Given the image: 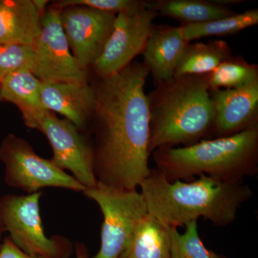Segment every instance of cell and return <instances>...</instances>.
<instances>
[{"label": "cell", "mask_w": 258, "mask_h": 258, "mask_svg": "<svg viewBox=\"0 0 258 258\" xmlns=\"http://www.w3.org/2000/svg\"><path fill=\"white\" fill-rule=\"evenodd\" d=\"M146 3L147 1L140 0H62L56 3L55 6L61 9L78 5L117 15L142 9L145 8Z\"/></svg>", "instance_id": "obj_24"}, {"label": "cell", "mask_w": 258, "mask_h": 258, "mask_svg": "<svg viewBox=\"0 0 258 258\" xmlns=\"http://www.w3.org/2000/svg\"><path fill=\"white\" fill-rule=\"evenodd\" d=\"M42 104L49 112H56L80 130L89 123L95 107L96 93L88 83H42Z\"/></svg>", "instance_id": "obj_13"}, {"label": "cell", "mask_w": 258, "mask_h": 258, "mask_svg": "<svg viewBox=\"0 0 258 258\" xmlns=\"http://www.w3.org/2000/svg\"><path fill=\"white\" fill-rule=\"evenodd\" d=\"M41 16L32 0H0V44L33 45Z\"/></svg>", "instance_id": "obj_16"}, {"label": "cell", "mask_w": 258, "mask_h": 258, "mask_svg": "<svg viewBox=\"0 0 258 258\" xmlns=\"http://www.w3.org/2000/svg\"><path fill=\"white\" fill-rule=\"evenodd\" d=\"M149 75L143 63L133 62L118 74L99 79L93 87L91 146L100 184L137 189L149 175V114L144 91Z\"/></svg>", "instance_id": "obj_1"}, {"label": "cell", "mask_w": 258, "mask_h": 258, "mask_svg": "<svg viewBox=\"0 0 258 258\" xmlns=\"http://www.w3.org/2000/svg\"><path fill=\"white\" fill-rule=\"evenodd\" d=\"M40 130L46 136L53 156L51 161L62 170H69L85 188L96 186L98 181L93 167L91 142L66 118H57L48 112L42 120Z\"/></svg>", "instance_id": "obj_10"}, {"label": "cell", "mask_w": 258, "mask_h": 258, "mask_svg": "<svg viewBox=\"0 0 258 258\" xmlns=\"http://www.w3.org/2000/svg\"><path fill=\"white\" fill-rule=\"evenodd\" d=\"M240 0H150L147 8L157 15L170 17L181 24L206 23L235 14L231 6Z\"/></svg>", "instance_id": "obj_17"}, {"label": "cell", "mask_w": 258, "mask_h": 258, "mask_svg": "<svg viewBox=\"0 0 258 258\" xmlns=\"http://www.w3.org/2000/svg\"><path fill=\"white\" fill-rule=\"evenodd\" d=\"M41 87V81L28 69L10 74L0 83L2 98L18 107L27 126L38 130L49 112L42 104Z\"/></svg>", "instance_id": "obj_15"}, {"label": "cell", "mask_w": 258, "mask_h": 258, "mask_svg": "<svg viewBox=\"0 0 258 258\" xmlns=\"http://www.w3.org/2000/svg\"><path fill=\"white\" fill-rule=\"evenodd\" d=\"M232 55L227 42L214 40L205 42H189L185 47L174 77L203 76L212 72Z\"/></svg>", "instance_id": "obj_19"}, {"label": "cell", "mask_w": 258, "mask_h": 258, "mask_svg": "<svg viewBox=\"0 0 258 258\" xmlns=\"http://www.w3.org/2000/svg\"><path fill=\"white\" fill-rule=\"evenodd\" d=\"M152 157L158 170L169 181H191L200 174L242 181L258 173V126L189 147L160 148L152 152Z\"/></svg>", "instance_id": "obj_4"}, {"label": "cell", "mask_w": 258, "mask_h": 258, "mask_svg": "<svg viewBox=\"0 0 258 258\" xmlns=\"http://www.w3.org/2000/svg\"><path fill=\"white\" fill-rule=\"evenodd\" d=\"M83 195L96 202L103 215L101 248L91 258H120L137 225L147 213L142 193L137 189H120L97 183Z\"/></svg>", "instance_id": "obj_6"}, {"label": "cell", "mask_w": 258, "mask_h": 258, "mask_svg": "<svg viewBox=\"0 0 258 258\" xmlns=\"http://www.w3.org/2000/svg\"><path fill=\"white\" fill-rule=\"evenodd\" d=\"M5 183L28 194L46 187L63 188L82 192L86 188L74 176L48 159L39 157L27 141L10 134L0 146Z\"/></svg>", "instance_id": "obj_7"}, {"label": "cell", "mask_w": 258, "mask_h": 258, "mask_svg": "<svg viewBox=\"0 0 258 258\" xmlns=\"http://www.w3.org/2000/svg\"><path fill=\"white\" fill-rule=\"evenodd\" d=\"M188 43L179 26L156 25L142 53V63L154 78L156 84L174 78Z\"/></svg>", "instance_id": "obj_14"}, {"label": "cell", "mask_w": 258, "mask_h": 258, "mask_svg": "<svg viewBox=\"0 0 258 258\" xmlns=\"http://www.w3.org/2000/svg\"><path fill=\"white\" fill-rule=\"evenodd\" d=\"M115 16L113 13L78 5L61 8L64 35L72 53L83 69L92 66L101 55Z\"/></svg>", "instance_id": "obj_11"}, {"label": "cell", "mask_w": 258, "mask_h": 258, "mask_svg": "<svg viewBox=\"0 0 258 258\" xmlns=\"http://www.w3.org/2000/svg\"><path fill=\"white\" fill-rule=\"evenodd\" d=\"M147 97L150 155L160 148L189 147L212 139L214 108L206 75L157 83Z\"/></svg>", "instance_id": "obj_3"}, {"label": "cell", "mask_w": 258, "mask_h": 258, "mask_svg": "<svg viewBox=\"0 0 258 258\" xmlns=\"http://www.w3.org/2000/svg\"><path fill=\"white\" fill-rule=\"evenodd\" d=\"M76 258H91L88 253L87 247L83 242H77L76 244Z\"/></svg>", "instance_id": "obj_26"}, {"label": "cell", "mask_w": 258, "mask_h": 258, "mask_svg": "<svg viewBox=\"0 0 258 258\" xmlns=\"http://www.w3.org/2000/svg\"><path fill=\"white\" fill-rule=\"evenodd\" d=\"M214 108L212 139L258 126V80L247 86L210 90Z\"/></svg>", "instance_id": "obj_12"}, {"label": "cell", "mask_w": 258, "mask_h": 258, "mask_svg": "<svg viewBox=\"0 0 258 258\" xmlns=\"http://www.w3.org/2000/svg\"><path fill=\"white\" fill-rule=\"evenodd\" d=\"M41 191L0 198V221L10 240L25 253L44 258H70L71 241L60 235H45L40 213Z\"/></svg>", "instance_id": "obj_5"}, {"label": "cell", "mask_w": 258, "mask_h": 258, "mask_svg": "<svg viewBox=\"0 0 258 258\" xmlns=\"http://www.w3.org/2000/svg\"><path fill=\"white\" fill-rule=\"evenodd\" d=\"M5 232L4 227H3V224L0 221V243H1L2 237H3V233Z\"/></svg>", "instance_id": "obj_28"}, {"label": "cell", "mask_w": 258, "mask_h": 258, "mask_svg": "<svg viewBox=\"0 0 258 258\" xmlns=\"http://www.w3.org/2000/svg\"><path fill=\"white\" fill-rule=\"evenodd\" d=\"M33 45L0 44V83L10 74L21 70H31Z\"/></svg>", "instance_id": "obj_23"}, {"label": "cell", "mask_w": 258, "mask_h": 258, "mask_svg": "<svg viewBox=\"0 0 258 258\" xmlns=\"http://www.w3.org/2000/svg\"><path fill=\"white\" fill-rule=\"evenodd\" d=\"M257 24L258 10L253 9L206 23L181 24L179 27L186 41L191 42L202 37L232 35Z\"/></svg>", "instance_id": "obj_20"}, {"label": "cell", "mask_w": 258, "mask_h": 258, "mask_svg": "<svg viewBox=\"0 0 258 258\" xmlns=\"http://www.w3.org/2000/svg\"><path fill=\"white\" fill-rule=\"evenodd\" d=\"M120 258H171L167 226L147 212L137 222Z\"/></svg>", "instance_id": "obj_18"}, {"label": "cell", "mask_w": 258, "mask_h": 258, "mask_svg": "<svg viewBox=\"0 0 258 258\" xmlns=\"http://www.w3.org/2000/svg\"><path fill=\"white\" fill-rule=\"evenodd\" d=\"M2 100H3V98H2L1 93H0V101H2Z\"/></svg>", "instance_id": "obj_29"}, {"label": "cell", "mask_w": 258, "mask_h": 258, "mask_svg": "<svg viewBox=\"0 0 258 258\" xmlns=\"http://www.w3.org/2000/svg\"><path fill=\"white\" fill-rule=\"evenodd\" d=\"M33 49L30 71L42 83H88L87 69L72 53L57 6L48 8L42 15L41 29Z\"/></svg>", "instance_id": "obj_8"}, {"label": "cell", "mask_w": 258, "mask_h": 258, "mask_svg": "<svg viewBox=\"0 0 258 258\" xmlns=\"http://www.w3.org/2000/svg\"><path fill=\"white\" fill-rule=\"evenodd\" d=\"M0 258H44L30 255L19 249L9 237H5L0 243Z\"/></svg>", "instance_id": "obj_25"}, {"label": "cell", "mask_w": 258, "mask_h": 258, "mask_svg": "<svg viewBox=\"0 0 258 258\" xmlns=\"http://www.w3.org/2000/svg\"><path fill=\"white\" fill-rule=\"evenodd\" d=\"M206 77L210 90L240 88L258 80V66L232 55Z\"/></svg>", "instance_id": "obj_21"}, {"label": "cell", "mask_w": 258, "mask_h": 258, "mask_svg": "<svg viewBox=\"0 0 258 258\" xmlns=\"http://www.w3.org/2000/svg\"><path fill=\"white\" fill-rule=\"evenodd\" d=\"M147 4V3H146ZM158 16L154 10L145 8L122 13L115 16L111 35L101 55L91 66L98 79L118 74L142 53Z\"/></svg>", "instance_id": "obj_9"}, {"label": "cell", "mask_w": 258, "mask_h": 258, "mask_svg": "<svg viewBox=\"0 0 258 258\" xmlns=\"http://www.w3.org/2000/svg\"><path fill=\"white\" fill-rule=\"evenodd\" d=\"M32 3L35 5L39 14L42 17V15L46 11V7L48 4V1L47 0H33Z\"/></svg>", "instance_id": "obj_27"}, {"label": "cell", "mask_w": 258, "mask_h": 258, "mask_svg": "<svg viewBox=\"0 0 258 258\" xmlns=\"http://www.w3.org/2000/svg\"><path fill=\"white\" fill-rule=\"evenodd\" d=\"M199 176L188 182L169 181L157 169H150L139 186L148 212L163 225L175 228L200 217L217 227L232 224L241 205L252 198V189L244 181Z\"/></svg>", "instance_id": "obj_2"}, {"label": "cell", "mask_w": 258, "mask_h": 258, "mask_svg": "<svg viewBox=\"0 0 258 258\" xmlns=\"http://www.w3.org/2000/svg\"><path fill=\"white\" fill-rule=\"evenodd\" d=\"M185 226L183 234L175 227H168L171 258H225L205 247L199 235L198 221Z\"/></svg>", "instance_id": "obj_22"}]
</instances>
